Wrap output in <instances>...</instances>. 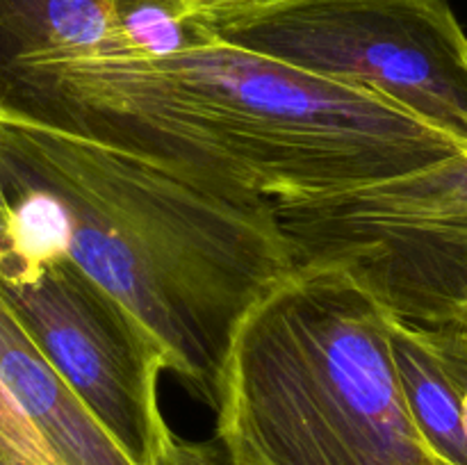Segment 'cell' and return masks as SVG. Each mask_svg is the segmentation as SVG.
Instances as JSON below:
<instances>
[{"label": "cell", "instance_id": "cell-1", "mask_svg": "<svg viewBox=\"0 0 467 465\" xmlns=\"http://www.w3.org/2000/svg\"><path fill=\"white\" fill-rule=\"evenodd\" d=\"M0 105L272 203L401 176L467 146L369 91L214 39L171 57L0 71Z\"/></svg>", "mask_w": 467, "mask_h": 465}, {"label": "cell", "instance_id": "cell-2", "mask_svg": "<svg viewBox=\"0 0 467 465\" xmlns=\"http://www.w3.org/2000/svg\"><path fill=\"white\" fill-rule=\"evenodd\" d=\"M0 182L62 214L64 253L214 406L231 337L295 258L265 196L228 194L132 150L0 105Z\"/></svg>", "mask_w": 467, "mask_h": 465}, {"label": "cell", "instance_id": "cell-3", "mask_svg": "<svg viewBox=\"0 0 467 465\" xmlns=\"http://www.w3.org/2000/svg\"><path fill=\"white\" fill-rule=\"evenodd\" d=\"M392 315L340 269L295 264L244 313L217 378L231 465H438L410 419Z\"/></svg>", "mask_w": 467, "mask_h": 465}, {"label": "cell", "instance_id": "cell-4", "mask_svg": "<svg viewBox=\"0 0 467 465\" xmlns=\"http://www.w3.org/2000/svg\"><path fill=\"white\" fill-rule=\"evenodd\" d=\"M199 14L223 44L381 96L467 146V32L450 0H260Z\"/></svg>", "mask_w": 467, "mask_h": 465}, {"label": "cell", "instance_id": "cell-5", "mask_svg": "<svg viewBox=\"0 0 467 465\" xmlns=\"http://www.w3.org/2000/svg\"><path fill=\"white\" fill-rule=\"evenodd\" d=\"M274 210L295 264L340 269L406 324L467 331V212L429 205L404 173Z\"/></svg>", "mask_w": 467, "mask_h": 465}, {"label": "cell", "instance_id": "cell-6", "mask_svg": "<svg viewBox=\"0 0 467 465\" xmlns=\"http://www.w3.org/2000/svg\"><path fill=\"white\" fill-rule=\"evenodd\" d=\"M0 292L105 431L137 465H155L169 429L158 399L167 367L135 319L67 255L0 281Z\"/></svg>", "mask_w": 467, "mask_h": 465}, {"label": "cell", "instance_id": "cell-7", "mask_svg": "<svg viewBox=\"0 0 467 465\" xmlns=\"http://www.w3.org/2000/svg\"><path fill=\"white\" fill-rule=\"evenodd\" d=\"M0 381L57 465H137L44 358L0 292Z\"/></svg>", "mask_w": 467, "mask_h": 465}, {"label": "cell", "instance_id": "cell-8", "mask_svg": "<svg viewBox=\"0 0 467 465\" xmlns=\"http://www.w3.org/2000/svg\"><path fill=\"white\" fill-rule=\"evenodd\" d=\"M117 53L109 0H0V71Z\"/></svg>", "mask_w": 467, "mask_h": 465}, {"label": "cell", "instance_id": "cell-9", "mask_svg": "<svg viewBox=\"0 0 467 465\" xmlns=\"http://www.w3.org/2000/svg\"><path fill=\"white\" fill-rule=\"evenodd\" d=\"M390 345L410 419L438 465H467L463 404L422 328L390 319Z\"/></svg>", "mask_w": 467, "mask_h": 465}, {"label": "cell", "instance_id": "cell-10", "mask_svg": "<svg viewBox=\"0 0 467 465\" xmlns=\"http://www.w3.org/2000/svg\"><path fill=\"white\" fill-rule=\"evenodd\" d=\"M117 55L160 59L213 44L199 9L187 0H109ZM114 57V55H112Z\"/></svg>", "mask_w": 467, "mask_h": 465}, {"label": "cell", "instance_id": "cell-11", "mask_svg": "<svg viewBox=\"0 0 467 465\" xmlns=\"http://www.w3.org/2000/svg\"><path fill=\"white\" fill-rule=\"evenodd\" d=\"M0 459L14 465H57L12 392L0 381Z\"/></svg>", "mask_w": 467, "mask_h": 465}, {"label": "cell", "instance_id": "cell-12", "mask_svg": "<svg viewBox=\"0 0 467 465\" xmlns=\"http://www.w3.org/2000/svg\"><path fill=\"white\" fill-rule=\"evenodd\" d=\"M155 465H231L222 447H214L213 442H194L176 436L171 429H167L162 442H160L158 459Z\"/></svg>", "mask_w": 467, "mask_h": 465}, {"label": "cell", "instance_id": "cell-13", "mask_svg": "<svg viewBox=\"0 0 467 465\" xmlns=\"http://www.w3.org/2000/svg\"><path fill=\"white\" fill-rule=\"evenodd\" d=\"M16 263V240H14V212L0 182V276Z\"/></svg>", "mask_w": 467, "mask_h": 465}, {"label": "cell", "instance_id": "cell-14", "mask_svg": "<svg viewBox=\"0 0 467 465\" xmlns=\"http://www.w3.org/2000/svg\"><path fill=\"white\" fill-rule=\"evenodd\" d=\"M194 5L199 12H213V9H226V7H240V5L260 3V0H187Z\"/></svg>", "mask_w": 467, "mask_h": 465}, {"label": "cell", "instance_id": "cell-15", "mask_svg": "<svg viewBox=\"0 0 467 465\" xmlns=\"http://www.w3.org/2000/svg\"><path fill=\"white\" fill-rule=\"evenodd\" d=\"M0 465H14V463H9V460H5V459H0Z\"/></svg>", "mask_w": 467, "mask_h": 465}]
</instances>
